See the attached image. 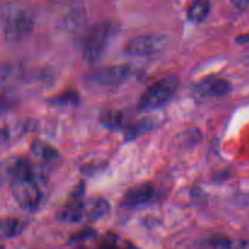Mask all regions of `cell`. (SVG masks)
Masks as SVG:
<instances>
[{
    "instance_id": "cell-20",
    "label": "cell",
    "mask_w": 249,
    "mask_h": 249,
    "mask_svg": "<svg viewBox=\"0 0 249 249\" xmlns=\"http://www.w3.org/2000/svg\"><path fill=\"white\" fill-rule=\"evenodd\" d=\"M79 101V96L75 91H65L60 94L58 96L53 97L50 100V104L56 105V106H68V105H75Z\"/></svg>"
},
{
    "instance_id": "cell-24",
    "label": "cell",
    "mask_w": 249,
    "mask_h": 249,
    "mask_svg": "<svg viewBox=\"0 0 249 249\" xmlns=\"http://www.w3.org/2000/svg\"><path fill=\"white\" fill-rule=\"evenodd\" d=\"M0 249H4V247H2V246H0Z\"/></svg>"
},
{
    "instance_id": "cell-19",
    "label": "cell",
    "mask_w": 249,
    "mask_h": 249,
    "mask_svg": "<svg viewBox=\"0 0 249 249\" xmlns=\"http://www.w3.org/2000/svg\"><path fill=\"white\" fill-rule=\"evenodd\" d=\"M19 65L17 63H5L0 65V87L9 83L10 80L14 79L19 73Z\"/></svg>"
},
{
    "instance_id": "cell-2",
    "label": "cell",
    "mask_w": 249,
    "mask_h": 249,
    "mask_svg": "<svg viewBox=\"0 0 249 249\" xmlns=\"http://www.w3.org/2000/svg\"><path fill=\"white\" fill-rule=\"evenodd\" d=\"M117 24L109 21L97 23L89 29L83 40V58L89 63H95L101 60L111 40L117 34Z\"/></svg>"
},
{
    "instance_id": "cell-1",
    "label": "cell",
    "mask_w": 249,
    "mask_h": 249,
    "mask_svg": "<svg viewBox=\"0 0 249 249\" xmlns=\"http://www.w3.org/2000/svg\"><path fill=\"white\" fill-rule=\"evenodd\" d=\"M0 23L4 38L9 43H17L33 32L36 19L29 10L16 2H0Z\"/></svg>"
},
{
    "instance_id": "cell-14",
    "label": "cell",
    "mask_w": 249,
    "mask_h": 249,
    "mask_svg": "<svg viewBox=\"0 0 249 249\" xmlns=\"http://www.w3.org/2000/svg\"><path fill=\"white\" fill-rule=\"evenodd\" d=\"M31 151L33 156L38 160H44V162H53V160H57L58 152L51 145L46 143L45 141L41 140H34L32 142Z\"/></svg>"
},
{
    "instance_id": "cell-21",
    "label": "cell",
    "mask_w": 249,
    "mask_h": 249,
    "mask_svg": "<svg viewBox=\"0 0 249 249\" xmlns=\"http://www.w3.org/2000/svg\"><path fill=\"white\" fill-rule=\"evenodd\" d=\"M16 99L12 94H9V92L0 94V117L9 112L11 108H14L16 106Z\"/></svg>"
},
{
    "instance_id": "cell-7",
    "label": "cell",
    "mask_w": 249,
    "mask_h": 249,
    "mask_svg": "<svg viewBox=\"0 0 249 249\" xmlns=\"http://www.w3.org/2000/svg\"><path fill=\"white\" fill-rule=\"evenodd\" d=\"M36 124L33 121H15L0 126V145H10L19 140L29 131L34 130Z\"/></svg>"
},
{
    "instance_id": "cell-11",
    "label": "cell",
    "mask_w": 249,
    "mask_h": 249,
    "mask_svg": "<svg viewBox=\"0 0 249 249\" xmlns=\"http://www.w3.org/2000/svg\"><path fill=\"white\" fill-rule=\"evenodd\" d=\"M27 228V221L19 218L0 219V241L10 240L21 235Z\"/></svg>"
},
{
    "instance_id": "cell-10",
    "label": "cell",
    "mask_w": 249,
    "mask_h": 249,
    "mask_svg": "<svg viewBox=\"0 0 249 249\" xmlns=\"http://www.w3.org/2000/svg\"><path fill=\"white\" fill-rule=\"evenodd\" d=\"M109 212V204L106 199L101 197L90 198L84 201L83 204V213H84V221H96L104 218Z\"/></svg>"
},
{
    "instance_id": "cell-25",
    "label": "cell",
    "mask_w": 249,
    "mask_h": 249,
    "mask_svg": "<svg viewBox=\"0 0 249 249\" xmlns=\"http://www.w3.org/2000/svg\"><path fill=\"white\" fill-rule=\"evenodd\" d=\"M57 1H58V0H57Z\"/></svg>"
},
{
    "instance_id": "cell-3",
    "label": "cell",
    "mask_w": 249,
    "mask_h": 249,
    "mask_svg": "<svg viewBox=\"0 0 249 249\" xmlns=\"http://www.w3.org/2000/svg\"><path fill=\"white\" fill-rule=\"evenodd\" d=\"M12 196L21 209L26 212H36L43 202V192L39 186V178L32 172L15 178L11 182Z\"/></svg>"
},
{
    "instance_id": "cell-13",
    "label": "cell",
    "mask_w": 249,
    "mask_h": 249,
    "mask_svg": "<svg viewBox=\"0 0 249 249\" xmlns=\"http://www.w3.org/2000/svg\"><path fill=\"white\" fill-rule=\"evenodd\" d=\"M211 12L209 0H194L187 9V17L191 22L199 23L208 17Z\"/></svg>"
},
{
    "instance_id": "cell-5",
    "label": "cell",
    "mask_w": 249,
    "mask_h": 249,
    "mask_svg": "<svg viewBox=\"0 0 249 249\" xmlns=\"http://www.w3.org/2000/svg\"><path fill=\"white\" fill-rule=\"evenodd\" d=\"M133 74V68L129 65H113L108 67L96 68L88 73L85 80L95 87H113L128 80Z\"/></svg>"
},
{
    "instance_id": "cell-6",
    "label": "cell",
    "mask_w": 249,
    "mask_h": 249,
    "mask_svg": "<svg viewBox=\"0 0 249 249\" xmlns=\"http://www.w3.org/2000/svg\"><path fill=\"white\" fill-rule=\"evenodd\" d=\"M169 39L164 34H145L128 41L124 53L129 56H151L160 53L168 46Z\"/></svg>"
},
{
    "instance_id": "cell-8",
    "label": "cell",
    "mask_w": 249,
    "mask_h": 249,
    "mask_svg": "<svg viewBox=\"0 0 249 249\" xmlns=\"http://www.w3.org/2000/svg\"><path fill=\"white\" fill-rule=\"evenodd\" d=\"M155 187L150 184H142L129 190L124 196L122 204L128 209L140 208L155 198Z\"/></svg>"
},
{
    "instance_id": "cell-4",
    "label": "cell",
    "mask_w": 249,
    "mask_h": 249,
    "mask_svg": "<svg viewBox=\"0 0 249 249\" xmlns=\"http://www.w3.org/2000/svg\"><path fill=\"white\" fill-rule=\"evenodd\" d=\"M179 85V78L175 75H168L155 82L146 89V91L139 100V109L153 111V109L164 106L178 91Z\"/></svg>"
},
{
    "instance_id": "cell-22",
    "label": "cell",
    "mask_w": 249,
    "mask_h": 249,
    "mask_svg": "<svg viewBox=\"0 0 249 249\" xmlns=\"http://www.w3.org/2000/svg\"><path fill=\"white\" fill-rule=\"evenodd\" d=\"M231 4L236 10L242 11L249 6V0H231Z\"/></svg>"
},
{
    "instance_id": "cell-17",
    "label": "cell",
    "mask_w": 249,
    "mask_h": 249,
    "mask_svg": "<svg viewBox=\"0 0 249 249\" xmlns=\"http://www.w3.org/2000/svg\"><path fill=\"white\" fill-rule=\"evenodd\" d=\"M209 246L212 249H247L248 245L245 241L241 240H232V238L224 237H213L209 240Z\"/></svg>"
},
{
    "instance_id": "cell-23",
    "label": "cell",
    "mask_w": 249,
    "mask_h": 249,
    "mask_svg": "<svg viewBox=\"0 0 249 249\" xmlns=\"http://www.w3.org/2000/svg\"><path fill=\"white\" fill-rule=\"evenodd\" d=\"M236 41H237L238 44H247L249 43V32L246 34H241V36H237V39H236Z\"/></svg>"
},
{
    "instance_id": "cell-18",
    "label": "cell",
    "mask_w": 249,
    "mask_h": 249,
    "mask_svg": "<svg viewBox=\"0 0 249 249\" xmlns=\"http://www.w3.org/2000/svg\"><path fill=\"white\" fill-rule=\"evenodd\" d=\"M19 158H10L0 162V187L6 182H11L16 174Z\"/></svg>"
},
{
    "instance_id": "cell-16",
    "label": "cell",
    "mask_w": 249,
    "mask_h": 249,
    "mask_svg": "<svg viewBox=\"0 0 249 249\" xmlns=\"http://www.w3.org/2000/svg\"><path fill=\"white\" fill-rule=\"evenodd\" d=\"M100 123L108 130H121L124 125V114L116 109H107L102 112Z\"/></svg>"
},
{
    "instance_id": "cell-9",
    "label": "cell",
    "mask_w": 249,
    "mask_h": 249,
    "mask_svg": "<svg viewBox=\"0 0 249 249\" xmlns=\"http://www.w3.org/2000/svg\"><path fill=\"white\" fill-rule=\"evenodd\" d=\"M230 91V83L215 77H209L195 85V92L202 97H221Z\"/></svg>"
},
{
    "instance_id": "cell-12",
    "label": "cell",
    "mask_w": 249,
    "mask_h": 249,
    "mask_svg": "<svg viewBox=\"0 0 249 249\" xmlns=\"http://www.w3.org/2000/svg\"><path fill=\"white\" fill-rule=\"evenodd\" d=\"M85 21V12L82 9H72L65 14L61 18L60 26L61 29L65 32H78Z\"/></svg>"
},
{
    "instance_id": "cell-15",
    "label": "cell",
    "mask_w": 249,
    "mask_h": 249,
    "mask_svg": "<svg viewBox=\"0 0 249 249\" xmlns=\"http://www.w3.org/2000/svg\"><path fill=\"white\" fill-rule=\"evenodd\" d=\"M155 125H156V121L153 118L141 119V121L134 123L133 125L128 126V129L125 130L124 139H125V141L135 140V139H138L139 136L143 135V134L152 130V129L155 128Z\"/></svg>"
}]
</instances>
